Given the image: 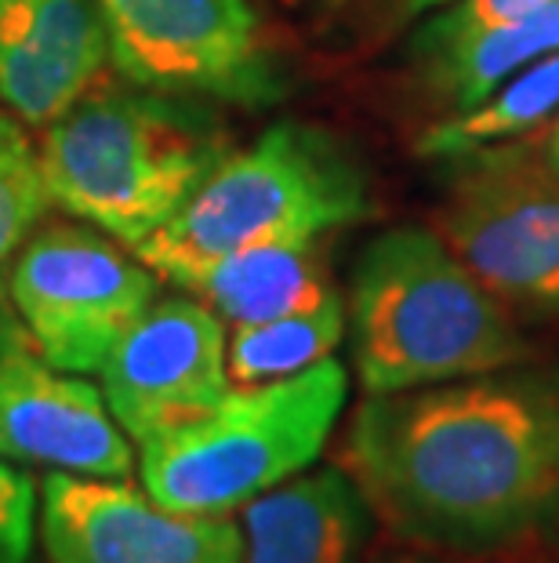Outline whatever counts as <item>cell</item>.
<instances>
[{
    "mask_svg": "<svg viewBox=\"0 0 559 563\" xmlns=\"http://www.w3.org/2000/svg\"><path fill=\"white\" fill-rule=\"evenodd\" d=\"M342 470L411 542L505 549L559 523V367H502L367 397Z\"/></svg>",
    "mask_w": 559,
    "mask_h": 563,
    "instance_id": "1",
    "label": "cell"
},
{
    "mask_svg": "<svg viewBox=\"0 0 559 563\" xmlns=\"http://www.w3.org/2000/svg\"><path fill=\"white\" fill-rule=\"evenodd\" d=\"M516 313L422 225L364 247L353 273V364L367 397L530 364Z\"/></svg>",
    "mask_w": 559,
    "mask_h": 563,
    "instance_id": "2",
    "label": "cell"
},
{
    "mask_svg": "<svg viewBox=\"0 0 559 563\" xmlns=\"http://www.w3.org/2000/svg\"><path fill=\"white\" fill-rule=\"evenodd\" d=\"M367 214V178L327 131L272 124L247 150L222 157L135 255L178 284L208 262L261 244H305Z\"/></svg>",
    "mask_w": 559,
    "mask_h": 563,
    "instance_id": "3",
    "label": "cell"
},
{
    "mask_svg": "<svg viewBox=\"0 0 559 563\" xmlns=\"http://www.w3.org/2000/svg\"><path fill=\"white\" fill-rule=\"evenodd\" d=\"M47 197L135 247L160 230L225 157L204 113L157 95H99L47 124Z\"/></svg>",
    "mask_w": 559,
    "mask_h": 563,
    "instance_id": "4",
    "label": "cell"
},
{
    "mask_svg": "<svg viewBox=\"0 0 559 563\" xmlns=\"http://www.w3.org/2000/svg\"><path fill=\"white\" fill-rule=\"evenodd\" d=\"M345 397L349 375L335 356L266 386H233L208 415L142 443V487L164 509L230 517L320 459Z\"/></svg>",
    "mask_w": 559,
    "mask_h": 563,
    "instance_id": "5",
    "label": "cell"
},
{
    "mask_svg": "<svg viewBox=\"0 0 559 563\" xmlns=\"http://www.w3.org/2000/svg\"><path fill=\"white\" fill-rule=\"evenodd\" d=\"M447 183L444 244L513 313L559 320V172L541 146H483Z\"/></svg>",
    "mask_w": 559,
    "mask_h": 563,
    "instance_id": "6",
    "label": "cell"
},
{
    "mask_svg": "<svg viewBox=\"0 0 559 563\" xmlns=\"http://www.w3.org/2000/svg\"><path fill=\"white\" fill-rule=\"evenodd\" d=\"M157 273L135 251L80 225H47L11 262L8 295L47 364L102 371L124 331L157 302Z\"/></svg>",
    "mask_w": 559,
    "mask_h": 563,
    "instance_id": "7",
    "label": "cell"
},
{
    "mask_svg": "<svg viewBox=\"0 0 559 563\" xmlns=\"http://www.w3.org/2000/svg\"><path fill=\"white\" fill-rule=\"evenodd\" d=\"M116 69L153 91L269 102L280 95L247 0H94Z\"/></svg>",
    "mask_w": 559,
    "mask_h": 563,
    "instance_id": "8",
    "label": "cell"
},
{
    "mask_svg": "<svg viewBox=\"0 0 559 563\" xmlns=\"http://www.w3.org/2000/svg\"><path fill=\"white\" fill-rule=\"evenodd\" d=\"M99 375L127 440L146 443L193 422L233 389L222 317L193 295L157 298L113 345Z\"/></svg>",
    "mask_w": 559,
    "mask_h": 563,
    "instance_id": "9",
    "label": "cell"
},
{
    "mask_svg": "<svg viewBox=\"0 0 559 563\" xmlns=\"http://www.w3.org/2000/svg\"><path fill=\"white\" fill-rule=\"evenodd\" d=\"M47 563H241L244 534L230 517L157 506L124 481L47 473L41 484Z\"/></svg>",
    "mask_w": 559,
    "mask_h": 563,
    "instance_id": "10",
    "label": "cell"
},
{
    "mask_svg": "<svg viewBox=\"0 0 559 563\" xmlns=\"http://www.w3.org/2000/svg\"><path fill=\"white\" fill-rule=\"evenodd\" d=\"M0 459L47 465L52 473L127 481L135 470L127 433L110 415L102 389L47 364L0 302Z\"/></svg>",
    "mask_w": 559,
    "mask_h": 563,
    "instance_id": "11",
    "label": "cell"
},
{
    "mask_svg": "<svg viewBox=\"0 0 559 563\" xmlns=\"http://www.w3.org/2000/svg\"><path fill=\"white\" fill-rule=\"evenodd\" d=\"M110 58L94 0H0V99L52 124L85 99Z\"/></svg>",
    "mask_w": 559,
    "mask_h": 563,
    "instance_id": "12",
    "label": "cell"
},
{
    "mask_svg": "<svg viewBox=\"0 0 559 563\" xmlns=\"http://www.w3.org/2000/svg\"><path fill=\"white\" fill-rule=\"evenodd\" d=\"M371 506L345 470L299 473L241 509V563H356Z\"/></svg>",
    "mask_w": 559,
    "mask_h": 563,
    "instance_id": "13",
    "label": "cell"
},
{
    "mask_svg": "<svg viewBox=\"0 0 559 563\" xmlns=\"http://www.w3.org/2000/svg\"><path fill=\"white\" fill-rule=\"evenodd\" d=\"M316 241L305 244H261L236 251L186 273L178 287L215 309L222 320L258 323L313 309L338 291L331 287L324 258L316 255Z\"/></svg>",
    "mask_w": 559,
    "mask_h": 563,
    "instance_id": "14",
    "label": "cell"
},
{
    "mask_svg": "<svg viewBox=\"0 0 559 563\" xmlns=\"http://www.w3.org/2000/svg\"><path fill=\"white\" fill-rule=\"evenodd\" d=\"M549 52H559V0L480 37L425 47L422 55L433 95L455 106L450 113H458L483 102L497 84Z\"/></svg>",
    "mask_w": 559,
    "mask_h": 563,
    "instance_id": "15",
    "label": "cell"
},
{
    "mask_svg": "<svg viewBox=\"0 0 559 563\" xmlns=\"http://www.w3.org/2000/svg\"><path fill=\"white\" fill-rule=\"evenodd\" d=\"M556 110H559V52H549L516 69L483 102L425 128L418 139V153L436 161L466 157L472 150L497 146V142L516 139L523 131L545 124Z\"/></svg>",
    "mask_w": 559,
    "mask_h": 563,
    "instance_id": "16",
    "label": "cell"
},
{
    "mask_svg": "<svg viewBox=\"0 0 559 563\" xmlns=\"http://www.w3.org/2000/svg\"><path fill=\"white\" fill-rule=\"evenodd\" d=\"M345 334L342 298L258 323H236L225 339V371L233 386H266L327 361Z\"/></svg>",
    "mask_w": 559,
    "mask_h": 563,
    "instance_id": "17",
    "label": "cell"
},
{
    "mask_svg": "<svg viewBox=\"0 0 559 563\" xmlns=\"http://www.w3.org/2000/svg\"><path fill=\"white\" fill-rule=\"evenodd\" d=\"M47 203L52 197H47L37 150L30 146L19 121L0 113V302H4L11 262L30 241V230Z\"/></svg>",
    "mask_w": 559,
    "mask_h": 563,
    "instance_id": "18",
    "label": "cell"
},
{
    "mask_svg": "<svg viewBox=\"0 0 559 563\" xmlns=\"http://www.w3.org/2000/svg\"><path fill=\"white\" fill-rule=\"evenodd\" d=\"M545 4H552V0H458V4H450L444 15H436L429 26L422 30L418 52L480 37V33L508 26V22L530 15V11H538Z\"/></svg>",
    "mask_w": 559,
    "mask_h": 563,
    "instance_id": "19",
    "label": "cell"
},
{
    "mask_svg": "<svg viewBox=\"0 0 559 563\" xmlns=\"http://www.w3.org/2000/svg\"><path fill=\"white\" fill-rule=\"evenodd\" d=\"M37 487L8 459H0V563H30L37 538Z\"/></svg>",
    "mask_w": 559,
    "mask_h": 563,
    "instance_id": "20",
    "label": "cell"
},
{
    "mask_svg": "<svg viewBox=\"0 0 559 563\" xmlns=\"http://www.w3.org/2000/svg\"><path fill=\"white\" fill-rule=\"evenodd\" d=\"M541 157L549 161V167H552V172H559V121L552 124L549 139L541 142Z\"/></svg>",
    "mask_w": 559,
    "mask_h": 563,
    "instance_id": "21",
    "label": "cell"
},
{
    "mask_svg": "<svg viewBox=\"0 0 559 563\" xmlns=\"http://www.w3.org/2000/svg\"><path fill=\"white\" fill-rule=\"evenodd\" d=\"M436 4H447V0H411V11H425V8H436Z\"/></svg>",
    "mask_w": 559,
    "mask_h": 563,
    "instance_id": "22",
    "label": "cell"
}]
</instances>
